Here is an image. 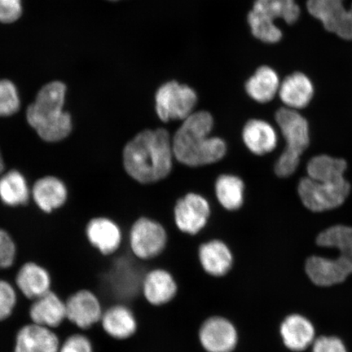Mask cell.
Returning <instances> with one entry per match:
<instances>
[{"label":"cell","instance_id":"obj_19","mask_svg":"<svg viewBox=\"0 0 352 352\" xmlns=\"http://www.w3.org/2000/svg\"><path fill=\"white\" fill-rule=\"evenodd\" d=\"M30 322L54 329L66 320L65 301L54 289L32 302L28 309Z\"/></svg>","mask_w":352,"mask_h":352},{"label":"cell","instance_id":"obj_25","mask_svg":"<svg viewBox=\"0 0 352 352\" xmlns=\"http://www.w3.org/2000/svg\"><path fill=\"white\" fill-rule=\"evenodd\" d=\"M280 100L289 109H301L307 107L314 95V85L305 74H290L280 83Z\"/></svg>","mask_w":352,"mask_h":352},{"label":"cell","instance_id":"obj_9","mask_svg":"<svg viewBox=\"0 0 352 352\" xmlns=\"http://www.w3.org/2000/svg\"><path fill=\"white\" fill-rule=\"evenodd\" d=\"M126 236L131 254L140 261L160 257L169 244V232L164 224L144 215L131 223Z\"/></svg>","mask_w":352,"mask_h":352},{"label":"cell","instance_id":"obj_1","mask_svg":"<svg viewBox=\"0 0 352 352\" xmlns=\"http://www.w3.org/2000/svg\"><path fill=\"white\" fill-rule=\"evenodd\" d=\"M122 164L129 177L142 186L164 182L175 165L173 131L167 126L140 131L123 147Z\"/></svg>","mask_w":352,"mask_h":352},{"label":"cell","instance_id":"obj_2","mask_svg":"<svg viewBox=\"0 0 352 352\" xmlns=\"http://www.w3.org/2000/svg\"><path fill=\"white\" fill-rule=\"evenodd\" d=\"M215 120L208 110H195L173 132L175 160L188 168L197 169L217 165L226 157L228 144L221 136L214 135Z\"/></svg>","mask_w":352,"mask_h":352},{"label":"cell","instance_id":"obj_34","mask_svg":"<svg viewBox=\"0 0 352 352\" xmlns=\"http://www.w3.org/2000/svg\"><path fill=\"white\" fill-rule=\"evenodd\" d=\"M21 13V0H0V21L3 23H12L20 19Z\"/></svg>","mask_w":352,"mask_h":352},{"label":"cell","instance_id":"obj_23","mask_svg":"<svg viewBox=\"0 0 352 352\" xmlns=\"http://www.w3.org/2000/svg\"><path fill=\"white\" fill-rule=\"evenodd\" d=\"M32 196L39 209L44 213H52L65 205L68 198V189L60 179L47 175L35 182Z\"/></svg>","mask_w":352,"mask_h":352},{"label":"cell","instance_id":"obj_13","mask_svg":"<svg viewBox=\"0 0 352 352\" xmlns=\"http://www.w3.org/2000/svg\"><path fill=\"white\" fill-rule=\"evenodd\" d=\"M66 320L82 330L100 323L103 308L98 296L91 289H79L65 299Z\"/></svg>","mask_w":352,"mask_h":352},{"label":"cell","instance_id":"obj_18","mask_svg":"<svg viewBox=\"0 0 352 352\" xmlns=\"http://www.w3.org/2000/svg\"><path fill=\"white\" fill-rule=\"evenodd\" d=\"M280 336L289 351L301 352L310 349L316 337L314 323L299 314L285 316L280 325Z\"/></svg>","mask_w":352,"mask_h":352},{"label":"cell","instance_id":"obj_16","mask_svg":"<svg viewBox=\"0 0 352 352\" xmlns=\"http://www.w3.org/2000/svg\"><path fill=\"white\" fill-rule=\"evenodd\" d=\"M60 343L54 329L30 322L17 330L12 352H59Z\"/></svg>","mask_w":352,"mask_h":352},{"label":"cell","instance_id":"obj_3","mask_svg":"<svg viewBox=\"0 0 352 352\" xmlns=\"http://www.w3.org/2000/svg\"><path fill=\"white\" fill-rule=\"evenodd\" d=\"M315 244L325 254L306 259V274L312 283L327 287L343 283L352 274V227H330L316 236Z\"/></svg>","mask_w":352,"mask_h":352},{"label":"cell","instance_id":"obj_32","mask_svg":"<svg viewBox=\"0 0 352 352\" xmlns=\"http://www.w3.org/2000/svg\"><path fill=\"white\" fill-rule=\"evenodd\" d=\"M59 352H94L90 338L83 333H72L60 343Z\"/></svg>","mask_w":352,"mask_h":352},{"label":"cell","instance_id":"obj_29","mask_svg":"<svg viewBox=\"0 0 352 352\" xmlns=\"http://www.w3.org/2000/svg\"><path fill=\"white\" fill-rule=\"evenodd\" d=\"M20 107L19 92L14 83L7 79L0 80V118L14 116Z\"/></svg>","mask_w":352,"mask_h":352},{"label":"cell","instance_id":"obj_35","mask_svg":"<svg viewBox=\"0 0 352 352\" xmlns=\"http://www.w3.org/2000/svg\"><path fill=\"white\" fill-rule=\"evenodd\" d=\"M4 173V161L1 152H0V175Z\"/></svg>","mask_w":352,"mask_h":352},{"label":"cell","instance_id":"obj_11","mask_svg":"<svg viewBox=\"0 0 352 352\" xmlns=\"http://www.w3.org/2000/svg\"><path fill=\"white\" fill-rule=\"evenodd\" d=\"M198 340L206 352H234L239 346V330L230 319L213 316L201 324Z\"/></svg>","mask_w":352,"mask_h":352},{"label":"cell","instance_id":"obj_24","mask_svg":"<svg viewBox=\"0 0 352 352\" xmlns=\"http://www.w3.org/2000/svg\"><path fill=\"white\" fill-rule=\"evenodd\" d=\"M100 323L104 332L116 340H129L135 336L138 329L134 312L123 305L107 308L104 311Z\"/></svg>","mask_w":352,"mask_h":352},{"label":"cell","instance_id":"obj_7","mask_svg":"<svg viewBox=\"0 0 352 352\" xmlns=\"http://www.w3.org/2000/svg\"><path fill=\"white\" fill-rule=\"evenodd\" d=\"M198 98L191 87L170 81L162 85L154 96V112L162 125L182 122L195 111Z\"/></svg>","mask_w":352,"mask_h":352},{"label":"cell","instance_id":"obj_10","mask_svg":"<svg viewBox=\"0 0 352 352\" xmlns=\"http://www.w3.org/2000/svg\"><path fill=\"white\" fill-rule=\"evenodd\" d=\"M212 205L208 197L188 192L176 200L173 210L175 227L184 235L197 236L208 226Z\"/></svg>","mask_w":352,"mask_h":352},{"label":"cell","instance_id":"obj_33","mask_svg":"<svg viewBox=\"0 0 352 352\" xmlns=\"http://www.w3.org/2000/svg\"><path fill=\"white\" fill-rule=\"evenodd\" d=\"M311 352H349L342 338L334 336L316 337L311 346Z\"/></svg>","mask_w":352,"mask_h":352},{"label":"cell","instance_id":"obj_15","mask_svg":"<svg viewBox=\"0 0 352 352\" xmlns=\"http://www.w3.org/2000/svg\"><path fill=\"white\" fill-rule=\"evenodd\" d=\"M197 259L206 274L215 278L227 276L235 264L230 245L218 237L201 242L197 248Z\"/></svg>","mask_w":352,"mask_h":352},{"label":"cell","instance_id":"obj_6","mask_svg":"<svg viewBox=\"0 0 352 352\" xmlns=\"http://www.w3.org/2000/svg\"><path fill=\"white\" fill-rule=\"evenodd\" d=\"M300 16L296 0H255L248 15V23L255 38L264 43H275L283 38V32L275 21L283 19L293 24Z\"/></svg>","mask_w":352,"mask_h":352},{"label":"cell","instance_id":"obj_5","mask_svg":"<svg viewBox=\"0 0 352 352\" xmlns=\"http://www.w3.org/2000/svg\"><path fill=\"white\" fill-rule=\"evenodd\" d=\"M275 117L286 143L284 152L276 162L275 173L286 178L296 173L302 154L309 146V125L297 110L287 107L277 110Z\"/></svg>","mask_w":352,"mask_h":352},{"label":"cell","instance_id":"obj_27","mask_svg":"<svg viewBox=\"0 0 352 352\" xmlns=\"http://www.w3.org/2000/svg\"><path fill=\"white\" fill-rule=\"evenodd\" d=\"M32 192L28 180L19 170H12L0 175V201L10 208L28 204Z\"/></svg>","mask_w":352,"mask_h":352},{"label":"cell","instance_id":"obj_4","mask_svg":"<svg viewBox=\"0 0 352 352\" xmlns=\"http://www.w3.org/2000/svg\"><path fill=\"white\" fill-rule=\"evenodd\" d=\"M67 89L65 83H47L26 110V121L43 142H63L72 134L73 118L64 109Z\"/></svg>","mask_w":352,"mask_h":352},{"label":"cell","instance_id":"obj_28","mask_svg":"<svg viewBox=\"0 0 352 352\" xmlns=\"http://www.w3.org/2000/svg\"><path fill=\"white\" fill-rule=\"evenodd\" d=\"M346 162L328 155L312 157L307 166V177L314 179L344 177Z\"/></svg>","mask_w":352,"mask_h":352},{"label":"cell","instance_id":"obj_17","mask_svg":"<svg viewBox=\"0 0 352 352\" xmlns=\"http://www.w3.org/2000/svg\"><path fill=\"white\" fill-rule=\"evenodd\" d=\"M52 275L45 267L33 261L20 267L15 276V285L21 296L34 301L52 290Z\"/></svg>","mask_w":352,"mask_h":352},{"label":"cell","instance_id":"obj_20","mask_svg":"<svg viewBox=\"0 0 352 352\" xmlns=\"http://www.w3.org/2000/svg\"><path fill=\"white\" fill-rule=\"evenodd\" d=\"M142 290L149 305L160 307L173 300L178 292V285L169 271L154 268L144 275Z\"/></svg>","mask_w":352,"mask_h":352},{"label":"cell","instance_id":"obj_12","mask_svg":"<svg viewBox=\"0 0 352 352\" xmlns=\"http://www.w3.org/2000/svg\"><path fill=\"white\" fill-rule=\"evenodd\" d=\"M344 0H307L308 12L322 22L329 32L347 41L352 39V4L346 8Z\"/></svg>","mask_w":352,"mask_h":352},{"label":"cell","instance_id":"obj_8","mask_svg":"<svg viewBox=\"0 0 352 352\" xmlns=\"http://www.w3.org/2000/svg\"><path fill=\"white\" fill-rule=\"evenodd\" d=\"M299 197L308 210L323 212L340 208L350 195L351 184L345 177L333 179L302 178L299 182Z\"/></svg>","mask_w":352,"mask_h":352},{"label":"cell","instance_id":"obj_36","mask_svg":"<svg viewBox=\"0 0 352 352\" xmlns=\"http://www.w3.org/2000/svg\"><path fill=\"white\" fill-rule=\"evenodd\" d=\"M109 1H118V0H109Z\"/></svg>","mask_w":352,"mask_h":352},{"label":"cell","instance_id":"obj_21","mask_svg":"<svg viewBox=\"0 0 352 352\" xmlns=\"http://www.w3.org/2000/svg\"><path fill=\"white\" fill-rule=\"evenodd\" d=\"M241 142L254 155L264 156L274 151L278 136L270 122L258 118L246 122L241 129Z\"/></svg>","mask_w":352,"mask_h":352},{"label":"cell","instance_id":"obj_31","mask_svg":"<svg viewBox=\"0 0 352 352\" xmlns=\"http://www.w3.org/2000/svg\"><path fill=\"white\" fill-rule=\"evenodd\" d=\"M16 245L12 236L0 228V270L12 267L16 261Z\"/></svg>","mask_w":352,"mask_h":352},{"label":"cell","instance_id":"obj_30","mask_svg":"<svg viewBox=\"0 0 352 352\" xmlns=\"http://www.w3.org/2000/svg\"><path fill=\"white\" fill-rule=\"evenodd\" d=\"M19 296L15 286L10 281L0 278V323L10 319L14 314Z\"/></svg>","mask_w":352,"mask_h":352},{"label":"cell","instance_id":"obj_22","mask_svg":"<svg viewBox=\"0 0 352 352\" xmlns=\"http://www.w3.org/2000/svg\"><path fill=\"white\" fill-rule=\"evenodd\" d=\"M245 189V182L240 175L220 173L214 182V200L227 212H237L244 206Z\"/></svg>","mask_w":352,"mask_h":352},{"label":"cell","instance_id":"obj_26","mask_svg":"<svg viewBox=\"0 0 352 352\" xmlns=\"http://www.w3.org/2000/svg\"><path fill=\"white\" fill-rule=\"evenodd\" d=\"M280 79L274 69L268 66L258 68L245 83V91L258 103L265 104L274 100L280 89Z\"/></svg>","mask_w":352,"mask_h":352},{"label":"cell","instance_id":"obj_14","mask_svg":"<svg viewBox=\"0 0 352 352\" xmlns=\"http://www.w3.org/2000/svg\"><path fill=\"white\" fill-rule=\"evenodd\" d=\"M85 233L88 243L104 256L117 253L125 235L116 220L104 215L91 219L87 223Z\"/></svg>","mask_w":352,"mask_h":352}]
</instances>
